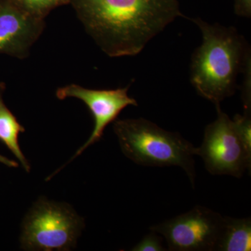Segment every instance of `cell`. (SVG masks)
Instances as JSON below:
<instances>
[{"label":"cell","instance_id":"8","mask_svg":"<svg viewBox=\"0 0 251 251\" xmlns=\"http://www.w3.org/2000/svg\"><path fill=\"white\" fill-rule=\"evenodd\" d=\"M44 28L41 18L19 6H0V52L25 58Z\"/></svg>","mask_w":251,"mask_h":251},{"label":"cell","instance_id":"14","mask_svg":"<svg viewBox=\"0 0 251 251\" xmlns=\"http://www.w3.org/2000/svg\"><path fill=\"white\" fill-rule=\"evenodd\" d=\"M234 12L241 17L251 16V0H234Z\"/></svg>","mask_w":251,"mask_h":251},{"label":"cell","instance_id":"4","mask_svg":"<svg viewBox=\"0 0 251 251\" xmlns=\"http://www.w3.org/2000/svg\"><path fill=\"white\" fill-rule=\"evenodd\" d=\"M84 227V219L69 204L40 198L23 220L21 249L71 251Z\"/></svg>","mask_w":251,"mask_h":251},{"label":"cell","instance_id":"7","mask_svg":"<svg viewBox=\"0 0 251 251\" xmlns=\"http://www.w3.org/2000/svg\"><path fill=\"white\" fill-rule=\"evenodd\" d=\"M128 88L129 86L116 90H91L72 84L57 90L56 96L60 100L72 97L82 100L88 107L94 120V130L90 138L67 163L80 156L90 145L101 139L107 126L115 122L124 109L128 105H138L136 100L128 95Z\"/></svg>","mask_w":251,"mask_h":251},{"label":"cell","instance_id":"2","mask_svg":"<svg viewBox=\"0 0 251 251\" xmlns=\"http://www.w3.org/2000/svg\"><path fill=\"white\" fill-rule=\"evenodd\" d=\"M191 21L202 35V44L192 56L191 83L201 97L218 106L235 92L238 75L251 51L235 28L209 24L199 18Z\"/></svg>","mask_w":251,"mask_h":251},{"label":"cell","instance_id":"15","mask_svg":"<svg viewBox=\"0 0 251 251\" xmlns=\"http://www.w3.org/2000/svg\"><path fill=\"white\" fill-rule=\"evenodd\" d=\"M0 163H3L5 166L9 167V168H18L19 166L17 162L10 160L1 154H0Z\"/></svg>","mask_w":251,"mask_h":251},{"label":"cell","instance_id":"3","mask_svg":"<svg viewBox=\"0 0 251 251\" xmlns=\"http://www.w3.org/2000/svg\"><path fill=\"white\" fill-rule=\"evenodd\" d=\"M113 129L122 153L130 161L143 166H179L194 186L196 148L179 133L143 118L115 120Z\"/></svg>","mask_w":251,"mask_h":251},{"label":"cell","instance_id":"5","mask_svg":"<svg viewBox=\"0 0 251 251\" xmlns=\"http://www.w3.org/2000/svg\"><path fill=\"white\" fill-rule=\"evenodd\" d=\"M216 107L217 119L206 126L202 145L196 148V155L202 158L206 169L213 175L242 177L251 170V151L238 134L234 122Z\"/></svg>","mask_w":251,"mask_h":251},{"label":"cell","instance_id":"13","mask_svg":"<svg viewBox=\"0 0 251 251\" xmlns=\"http://www.w3.org/2000/svg\"><path fill=\"white\" fill-rule=\"evenodd\" d=\"M133 251H164L166 249L162 244V239L156 232L151 231L137 245L132 249Z\"/></svg>","mask_w":251,"mask_h":251},{"label":"cell","instance_id":"12","mask_svg":"<svg viewBox=\"0 0 251 251\" xmlns=\"http://www.w3.org/2000/svg\"><path fill=\"white\" fill-rule=\"evenodd\" d=\"M234 126L246 148L251 151V112L244 111V115H236Z\"/></svg>","mask_w":251,"mask_h":251},{"label":"cell","instance_id":"1","mask_svg":"<svg viewBox=\"0 0 251 251\" xmlns=\"http://www.w3.org/2000/svg\"><path fill=\"white\" fill-rule=\"evenodd\" d=\"M81 22L112 57L139 54L182 16L177 0H74Z\"/></svg>","mask_w":251,"mask_h":251},{"label":"cell","instance_id":"11","mask_svg":"<svg viewBox=\"0 0 251 251\" xmlns=\"http://www.w3.org/2000/svg\"><path fill=\"white\" fill-rule=\"evenodd\" d=\"M17 1L21 9L43 19L51 9L64 4L67 0H17Z\"/></svg>","mask_w":251,"mask_h":251},{"label":"cell","instance_id":"10","mask_svg":"<svg viewBox=\"0 0 251 251\" xmlns=\"http://www.w3.org/2000/svg\"><path fill=\"white\" fill-rule=\"evenodd\" d=\"M2 92V87L0 86V142L14 153L25 171L29 173L30 165L21 151L18 141L20 133H24L25 129L5 105Z\"/></svg>","mask_w":251,"mask_h":251},{"label":"cell","instance_id":"9","mask_svg":"<svg viewBox=\"0 0 251 251\" xmlns=\"http://www.w3.org/2000/svg\"><path fill=\"white\" fill-rule=\"evenodd\" d=\"M251 220L233 219L225 216L216 251H250Z\"/></svg>","mask_w":251,"mask_h":251},{"label":"cell","instance_id":"6","mask_svg":"<svg viewBox=\"0 0 251 251\" xmlns=\"http://www.w3.org/2000/svg\"><path fill=\"white\" fill-rule=\"evenodd\" d=\"M224 219L215 211L198 205L150 229L165 237L169 251H216Z\"/></svg>","mask_w":251,"mask_h":251}]
</instances>
